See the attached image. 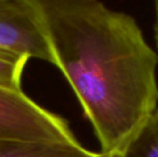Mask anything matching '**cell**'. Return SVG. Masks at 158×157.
Segmentation results:
<instances>
[{
  "label": "cell",
  "instance_id": "obj_1",
  "mask_svg": "<svg viewBox=\"0 0 158 157\" xmlns=\"http://www.w3.org/2000/svg\"><path fill=\"white\" fill-rule=\"evenodd\" d=\"M54 66L106 157H123L158 105L157 53L130 14L98 0H37Z\"/></svg>",
  "mask_w": 158,
  "mask_h": 157
},
{
  "label": "cell",
  "instance_id": "obj_2",
  "mask_svg": "<svg viewBox=\"0 0 158 157\" xmlns=\"http://www.w3.org/2000/svg\"><path fill=\"white\" fill-rule=\"evenodd\" d=\"M0 140L77 142L68 122L42 108L23 90L0 88Z\"/></svg>",
  "mask_w": 158,
  "mask_h": 157
},
{
  "label": "cell",
  "instance_id": "obj_3",
  "mask_svg": "<svg viewBox=\"0 0 158 157\" xmlns=\"http://www.w3.org/2000/svg\"><path fill=\"white\" fill-rule=\"evenodd\" d=\"M0 50L55 64L37 0H0Z\"/></svg>",
  "mask_w": 158,
  "mask_h": 157
},
{
  "label": "cell",
  "instance_id": "obj_4",
  "mask_svg": "<svg viewBox=\"0 0 158 157\" xmlns=\"http://www.w3.org/2000/svg\"><path fill=\"white\" fill-rule=\"evenodd\" d=\"M0 157H106L81 143L0 140Z\"/></svg>",
  "mask_w": 158,
  "mask_h": 157
},
{
  "label": "cell",
  "instance_id": "obj_5",
  "mask_svg": "<svg viewBox=\"0 0 158 157\" xmlns=\"http://www.w3.org/2000/svg\"><path fill=\"white\" fill-rule=\"evenodd\" d=\"M29 57L0 50V88L13 92L22 90V76Z\"/></svg>",
  "mask_w": 158,
  "mask_h": 157
},
{
  "label": "cell",
  "instance_id": "obj_6",
  "mask_svg": "<svg viewBox=\"0 0 158 157\" xmlns=\"http://www.w3.org/2000/svg\"><path fill=\"white\" fill-rule=\"evenodd\" d=\"M123 157H158V109L130 143Z\"/></svg>",
  "mask_w": 158,
  "mask_h": 157
},
{
  "label": "cell",
  "instance_id": "obj_7",
  "mask_svg": "<svg viewBox=\"0 0 158 157\" xmlns=\"http://www.w3.org/2000/svg\"><path fill=\"white\" fill-rule=\"evenodd\" d=\"M154 12H155L154 32H155V41H156V46H157V51H158V0L154 2Z\"/></svg>",
  "mask_w": 158,
  "mask_h": 157
}]
</instances>
